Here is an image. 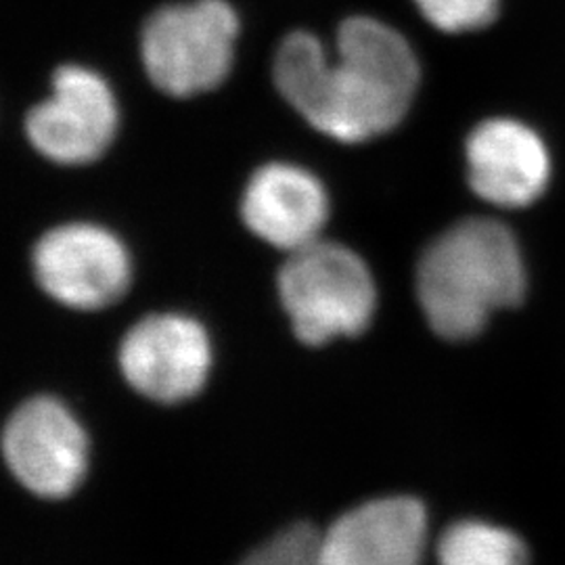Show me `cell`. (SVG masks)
<instances>
[{
	"label": "cell",
	"mask_w": 565,
	"mask_h": 565,
	"mask_svg": "<svg viewBox=\"0 0 565 565\" xmlns=\"http://www.w3.org/2000/svg\"><path fill=\"white\" fill-rule=\"evenodd\" d=\"M212 364L210 340L202 324L182 315H153L124 338L120 366L139 394L163 404L193 398Z\"/></svg>",
	"instance_id": "8"
},
{
	"label": "cell",
	"mask_w": 565,
	"mask_h": 565,
	"mask_svg": "<svg viewBox=\"0 0 565 565\" xmlns=\"http://www.w3.org/2000/svg\"><path fill=\"white\" fill-rule=\"evenodd\" d=\"M118 130V105L99 74L65 65L53 78L51 99L25 120L28 139L46 160L81 166L99 160Z\"/></svg>",
	"instance_id": "5"
},
{
	"label": "cell",
	"mask_w": 565,
	"mask_h": 565,
	"mask_svg": "<svg viewBox=\"0 0 565 565\" xmlns=\"http://www.w3.org/2000/svg\"><path fill=\"white\" fill-rule=\"evenodd\" d=\"M279 296L300 342L323 345L359 335L375 312V282L366 264L340 243L317 239L289 254Z\"/></svg>",
	"instance_id": "3"
},
{
	"label": "cell",
	"mask_w": 565,
	"mask_h": 565,
	"mask_svg": "<svg viewBox=\"0 0 565 565\" xmlns=\"http://www.w3.org/2000/svg\"><path fill=\"white\" fill-rule=\"evenodd\" d=\"M467 177L488 203L530 205L545 193L551 177L545 142L520 121H484L467 141Z\"/></svg>",
	"instance_id": "10"
},
{
	"label": "cell",
	"mask_w": 565,
	"mask_h": 565,
	"mask_svg": "<svg viewBox=\"0 0 565 565\" xmlns=\"http://www.w3.org/2000/svg\"><path fill=\"white\" fill-rule=\"evenodd\" d=\"M434 28L461 34L490 25L499 13V0H415Z\"/></svg>",
	"instance_id": "14"
},
{
	"label": "cell",
	"mask_w": 565,
	"mask_h": 565,
	"mask_svg": "<svg viewBox=\"0 0 565 565\" xmlns=\"http://www.w3.org/2000/svg\"><path fill=\"white\" fill-rule=\"evenodd\" d=\"M275 84L317 130L361 142L401 124L419 86V63L396 30L352 18L338 32L333 60L312 34H289L275 57Z\"/></svg>",
	"instance_id": "1"
},
{
	"label": "cell",
	"mask_w": 565,
	"mask_h": 565,
	"mask_svg": "<svg viewBox=\"0 0 565 565\" xmlns=\"http://www.w3.org/2000/svg\"><path fill=\"white\" fill-rule=\"evenodd\" d=\"M525 266L505 224L469 218L431 243L417 268V298L429 327L446 340H469L492 312L524 300Z\"/></svg>",
	"instance_id": "2"
},
{
	"label": "cell",
	"mask_w": 565,
	"mask_h": 565,
	"mask_svg": "<svg viewBox=\"0 0 565 565\" xmlns=\"http://www.w3.org/2000/svg\"><path fill=\"white\" fill-rule=\"evenodd\" d=\"M319 536L312 525H291L252 551L239 565H319Z\"/></svg>",
	"instance_id": "13"
},
{
	"label": "cell",
	"mask_w": 565,
	"mask_h": 565,
	"mask_svg": "<svg viewBox=\"0 0 565 565\" xmlns=\"http://www.w3.org/2000/svg\"><path fill=\"white\" fill-rule=\"evenodd\" d=\"M4 461L30 492L44 499L72 494L86 473L88 438L55 398H32L13 413L2 434Z\"/></svg>",
	"instance_id": "7"
},
{
	"label": "cell",
	"mask_w": 565,
	"mask_h": 565,
	"mask_svg": "<svg viewBox=\"0 0 565 565\" xmlns=\"http://www.w3.org/2000/svg\"><path fill=\"white\" fill-rule=\"evenodd\" d=\"M427 515L406 497L377 499L348 511L319 536V565H419Z\"/></svg>",
	"instance_id": "9"
},
{
	"label": "cell",
	"mask_w": 565,
	"mask_h": 565,
	"mask_svg": "<svg viewBox=\"0 0 565 565\" xmlns=\"http://www.w3.org/2000/svg\"><path fill=\"white\" fill-rule=\"evenodd\" d=\"M239 21L224 0L170 4L142 30V63L170 97H193L223 84L231 72Z\"/></svg>",
	"instance_id": "4"
},
{
	"label": "cell",
	"mask_w": 565,
	"mask_h": 565,
	"mask_svg": "<svg viewBox=\"0 0 565 565\" xmlns=\"http://www.w3.org/2000/svg\"><path fill=\"white\" fill-rule=\"evenodd\" d=\"M438 564L527 565V551L505 527L471 520L446 530L438 545Z\"/></svg>",
	"instance_id": "12"
},
{
	"label": "cell",
	"mask_w": 565,
	"mask_h": 565,
	"mask_svg": "<svg viewBox=\"0 0 565 565\" xmlns=\"http://www.w3.org/2000/svg\"><path fill=\"white\" fill-rule=\"evenodd\" d=\"M243 221L264 239L285 252L317 242L329 214L323 184L298 166L268 163L245 189Z\"/></svg>",
	"instance_id": "11"
},
{
	"label": "cell",
	"mask_w": 565,
	"mask_h": 565,
	"mask_svg": "<svg viewBox=\"0 0 565 565\" xmlns=\"http://www.w3.org/2000/svg\"><path fill=\"white\" fill-rule=\"evenodd\" d=\"M42 289L76 310H99L120 300L130 282L124 243L95 224H65L34 247Z\"/></svg>",
	"instance_id": "6"
}]
</instances>
